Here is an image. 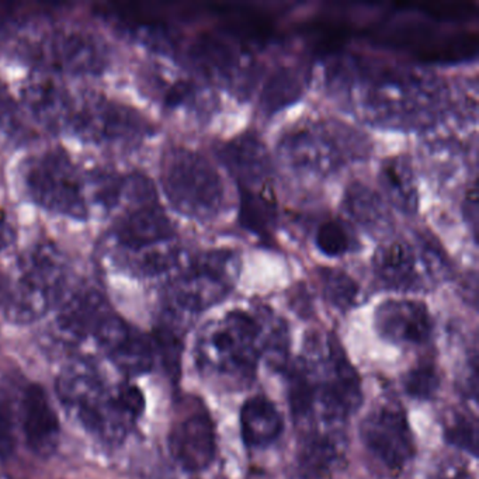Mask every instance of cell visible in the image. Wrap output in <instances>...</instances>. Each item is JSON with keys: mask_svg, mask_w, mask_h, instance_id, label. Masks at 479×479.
I'll return each mask as SVG.
<instances>
[{"mask_svg": "<svg viewBox=\"0 0 479 479\" xmlns=\"http://www.w3.org/2000/svg\"><path fill=\"white\" fill-rule=\"evenodd\" d=\"M432 318L422 303L390 300L376 311V329L386 342L401 346L423 345L432 333Z\"/></svg>", "mask_w": 479, "mask_h": 479, "instance_id": "15", "label": "cell"}, {"mask_svg": "<svg viewBox=\"0 0 479 479\" xmlns=\"http://www.w3.org/2000/svg\"><path fill=\"white\" fill-rule=\"evenodd\" d=\"M305 74L298 68H281L270 77L262 94L264 110L274 113L296 101L305 89Z\"/></svg>", "mask_w": 479, "mask_h": 479, "instance_id": "27", "label": "cell"}, {"mask_svg": "<svg viewBox=\"0 0 479 479\" xmlns=\"http://www.w3.org/2000/svg\"><path fill=\"white\" fill-rule=\"evenodd\" d=\"M4 310L9 322L30 325L57 308L67 290L68 264L60 248L44 240L28 248L17 266Z\"/></svg>", "mask_w": 479, "mask_h": 479, "instance_id": "2", "label": "cell"}, {"mask_svg": "<svg viewBox=\"0 0 479 479\" xmlns=\"http://www.w3.org/2000/svg\"><path fill=\"white\" fill-rule=\"evenodd\" d=\"M16 447L13 410L4 394H0V459L12 456Z\"/></svg>", "mask_w": 479, "mask_h": 479, "instance_id": "35", "label": "cell"}, {"mask_svg": "<svg viewBox=\"0 0 479 479\" xmlns=\"http://www.w3.org/2000/svg\"><path fill=\"white\" fill-rule=\"evenodd\" d=\"M110 306L101 291L82 288L65 296L51 325L53 337L63 346H77L96 337L104 321L111 315Z\"/></svg>", "mask_w": 479, "mask_h": 479, "instance_id": "11", "label": "cell"}, {"mask_svg": "<svg viewBox=\"0 0 479 479\" xmlns=\"http://www.w3.org/2000/svg\"><path fill=\"white\" fill-rule=\"evenodd\" d=\"M28 57L48 72L74 77L99 75L107 67L103 44L92 34L72 28L48 31L28 44Z\"/></svg>", "mask_w": 479, "mask_h": 479, "instance_id": "6", "label": "cell"}, {"mask_svg": "<svg viewBox=\"0 0 479 479\" xmlns=\"http://www.w3.org/2000/svg\"><path fill=\"white\" fill-rule=\"evenodd\" d=\"M316 245L328 256L337 257L353 249L354 240L345 223L329 220L318 228Z\"/></svg>", "mask_w": 479, "mask_h": 479, "instance_id": "32", "label": "cell"}, {"mask_svg": "<svg viewBox=\"0 0 479 479\" xmlns=\"http://www.w3.org/2000/svg\"><path fill=\"white\" fill-rule=\"evenodd\" d=\"M182 252L167 242L159 243L145 249L126 252L128 267L134 273L143 277H158L174 272L182 264Z\"/></svg>", "mask_w": 479, "mask_h": 479, "instance_id": "26", "label": "cell"}, {"mask_svg": "<svg viewBox=\"0 0 479 479\" xmlns=\"http://www.w3.org/2000/svg\"><path fill=\"white\" fill-rule=\"evenodd\" d=\"M21 429L28 449L34 454L48 457L57 450L61 425L57 410L43 386L30 384L21 400Z\"/></svg>", "mask_w": 479, "mask_h": 479, "instance_id": "16", "label": "cell"}, {"mask_svg": "<svg viewBox=\"0 0 479 479\" xmlns=\"http://www.w3.org/2000/svg\"><path fill=\"white\" fill-rule=\"evenodd\" d=\"M94 339L111 363L126 376H141L152 369L155 363L152 339L114 313L104 321Z\"/></svg>", "mask_w": 479, "mask_h": 479, "instance_id": "13", "label": "cell"}, {"mask_svg": "<svg viewBox=\"0 0 479 479\" xmlns=\"http://www.w3.org/2000/svg\"><path fill=\"white\" fill-rule=\"evenodd\" d=\"M283 427L281 413L266 396H252L243 403L240 410V430L243 442L248 447L260 449L269 446L279 439Z\"/></svg>", "mask_w": 479, "mask_h": 479, "instance_id": "20", "label": "cell"}, {"mask_svg": "<svg viewBox=\"0 0 479 479\" xmlns=\"http://www.w3.org/2000/svg\"><path fill=\"white\" fill-rule=\"evenodd\" d=\"M0 131L12 138L26 137L21 110L9 90L0 82Z\"/></svg>", "mask_w": 479, "mask_h": 479, "instance_id": "34", "label": "cell"}, {"mask_svg": "<svg viewBox=\"0 0 479 479\" xmlns=\"http://www.w3.org/2000/svg\"><path fill=\"white\" fill-rule=\"evenodd\" d=\"M403 386L408 395L415 400H432L440 386V377L436 366L432 363H420L410 369L403 379Z\"/></svg>", "mask_w": 479, "mask_h": 479, "instance_id": "33", "label": "cell"}, {"mask_svg": "<svg viewBox=\"0 0 479 479\" xmlns=\"http://www.w3.org/2000/svg\"><path fill=\"white\" fill-rule=\"evenodd\" d=\"M379 283L393 290H413L420 284L417 255L408 243L394 242L376 257Z\"/></svg>", "mask_w": 479, "mask_h": 479, "instance_id": "21", "label": "cell"}, {"mask_svg": "<svg viewBox=\"0 0 479 479\" xmlns=\"http://www.w3.org/2000/svg\"><path fill=\"white\" fill-rule=\"evenodd\" d=\"M429 479H475L473 474L459 461H447L437 467Z\"/></svg>", "mask_w": 479, "mask_h": 479, "instance_id": "36", "label": "cell"}, {"mask_svg": "<svg viewBox=\"0 0 479 479\" xmlns=\"http://www.w3.org/2000/svg\"><path fill=\"white\" fill-rule=\"evenodd\" d=\"M24 111L50 133L70 130L75 99L67 87L48 77L27 80L20 92Z\"/></svg>", "mask_w": 479, "mask_h": 479, "instance_id": "14", "label": "cell"}, {"mask_svg": "<svg viewBox=\"0 0 479 479\" xmlns=\"http://www.w3.org/2000/svg\"><path fill=\"white\" fill-rule=\"evenodd\" d=\"M107 391L103 376L89 360H75L57 378L61 402L79 422L103 400Z\"/></svg>", "mask_w": 479, "mask_h": 479, "instance_id": "18", "label": "cell"}, {"mask_svg": "<svg viewBox=\"0 0 479 479\" xmlns=\"http://www.w3.org/2000/svg\"><path fill=\"white\" fill-rule=\"evenodd\" d=\"M9 24H11V20L9 19H6V17L2 16L0 14V36L4 33H7V28H9Z\"/></svg>", "mask_w": 479, "mask_h": 479, "instance_id": "39", "label": "cell"}, {"mask_svg": "<svg viewBox=\"0 0 479 479\" xmlns=\"http://www.w3.org/2000/svg\"><path fill=\"white\" fill-rule=\"evenodd\" d=\"M167 200L183 215L207 220L223 200L220 175L199 153L183 148L169 150L160 169Z\"/></svg>", "mask_w": 479, "mask_h": 479, "instance_id": "4", "label": "cell"}, {"mask_svg": "<svg viewBox=\"0 0 479 479\" xmlns=\"http://www.w3.org/2000/svg\"><path fill=\"white\" fill-rule=\"evenodd\" d=\"M345 440L333 427H311L298 444L296 475L332 479L345 464Z\"/></svg>", "mask_w": 479, "mask_h": 479, "instance_id": "17", "label": "cell"}, {"mask_svg": "<svg viewBox=\"0 0 479 479\" xmlns=\"http://www.w3.org/2000/svg\"><path fill=\"white\" fill-rule=\"evenodd\" d=\"M148 89H150L160 103L174 110L180 107L189 106L191 101H194V96H196V89L189 80L177 79V77L169 79L167 75L160 74V72L150 75L148 79Z\"/></svg>", "mask_w": 479, "mask_h": 479, "instance_id": "29", "label": "cell"}, {"mask_svg": "<svg viewBox=\"0 0 479 479\" xmlns=\"http://www.w3.org/2000/svg\"><path fill=\"white\" fill-rule=\"evenodd\" d=\"M16 240V231L12 227L11 223H7L0 216V252H4Z\"/></svg>", "mask_w": 479, "mask_h": 479, "instance_id": "37", "label": "cell"}, {"mask_svg": "<svg viewBox=\"0 0 479 479\" xmlns=\"http://www.w3.org/2000/svg\"><path fill=\"white\" fill-rule=\"evenodd\" d=\"M169 450L175 461L187 473H200L215 459V429L208 412L190 410L174 423Z\"/></svg>", "mask_w": 479, "mask_h": 479, "instance_id": "12", "label": "cell"}, {"mask_svg": "<svg viewBox=\"0 0 479 479\" xmlns=\"http://www.w3.org/2000/svg\"><path fill=\"white\" fill-rule=\"evenodd\" d=\"M240 223L242 227L259 237L272 235L277 223V207L266 191H253L243 187L240 193Z\"/></svg>", "mask_w": 479, "mask_h": 479, "instance_id": "25", "label": "cell"}, {"mask_svg": "<svg viewBox=\"0 0 479 479\" xmlns=\"http://www.w3.org/2000/svg\"><path fill=\"white\" fill-rule=\"evenodd\" d=\"M361 143L353 140V134L345 131L298 130L290 134L284 140L283 150L287 160L294 167L313 170V172H327L345 164L347 159H353L361 153Z\"/></svg>", "mask_w": 479, "mask_h": 479, "instance_id": "9", "label": "cell"}, {"mask_svg": "<svg viewBox=\"0 0 479 479\" xmlns=\"http://www.w3.org/2000/svg\"><path fill=\"white\" fill-rule=\"evenodd\" d=\"M70 131L86 142L107 148L137 147L150 135V124L131 107L109 101L101 94L75 99Z\"/></svg>", "mask_w": 479, "mask_h": 479, "instance_id": "5", "label": "cell"}, {"mask_svg": "<svg viewBox=\"0 0 479 479\" xmlns=\"http://www.w3.org/2000/svg\"><path fill=\"white\" fill-rule=\"evenodd\" d=\"M11 281L0 273V308H4V303H6L7 296L11 291Z\"/></svg>", "mask_w": 479, "mask_h": 479, "instance_id": "38", "label": "cell"}, {"mask_svg": "<svg viewBox=\"0 0 479 479\" xmlns=\"http://www.w3.org/2000/svg\"><path fill=\"white\" fill-rule=\"evenodd\" d=\"M381 184L390 197L391 203L406 213H415L418 208V189L412 169L403 158L386 160L379 174Z\"/></svg>", "mask_w": 479, "mask_h": 479, "instance_id": "24", "label": "cell"}, {"mask_svg": "<svg viewBox=\"0 0 479 479\" xmlns=\"http://www.w3.org/2000/svg\"><path fill=\"white\" fill-rule=\"evenodd\" d=\"M345 206L352 218L371 232H386L393 225L390 211L381 197L364 184L354 183L347 190Z\"/></svg>", "mask_w": 479, "mask_h": 479, "instance_id": "23", "label": "cell"}, {"mask_svg": "<svg viewBox=\"0 0 479 479\" xmlns=\"http://www.w3.org/2000/svg\"><path fill=\"white\" fill-rule=\"evenodd\" d=\"M361 440L367 453L388 473L398 475L415 457L412 429L401 406L384 403L364 418Z\"/></svg>", "mask_w": 479, "mask_h": 479, "instance_id": "7", "label": "cell"}, {"mask_svg": "<svg viewBox=\"0 0 479 479\" xmlns=\"http://www.w3.org/2000/svg\"><path fill=\"white\" fill-rule=\"evenodd\" d=\"M223 159L235 176L245 184H259L269 174V160L264 145L255 137L243 135L223 148Z\"/></svg>", "mask_w": 479, "mask_h": 479, "instance_id": "22", "label": "cell"}, {"mask_svg": "<svg viewBox=\"0 0 479 479\" xmlns=\"http://www.w3.org/2000/svg\"><path fill=\"white\" fill-rule=\"evenodd\" d=\"M155 353H159L162 364L170 377L179 376L180 356H182V339L176 327L172 323L160 325L152 337Z\"/></svg>", "mask_w": 479, "mask_h": 479, "instance_id": "31", "label": "cell"}, {"mask_svg": "<svg viewBox=\"0 0 479 479\" xmlns=\"http://www.w3.org/2000/svg\"><path fill=\"white\" fill-rule=\"evenodd\" d=\"M321 288L325 300L337 310L347 311L356 305L359 286L349 274L337 269H322L320 272Z\"/></svg>", "mask_w": 479, "mask_h": 479, "instance_id": "28", "label": "cell"}, {"mask_svg": "<svg viewBox=\"0 0 479 479\" xmlns=\"http://www.w3.org/2000/svg\"><path fill=\"white\" fill-rule=\"evenodd\" d=\"M444 436L447 442L466 453L478 454V422L469 413H454L446 423Z\"/></svg>", "mask_w": 479, "mask_h": 479, "instance_id": "30", "label": "cell"}, {"mask_svg": "<svg viewBox=\"0 0 479 479\" xmlns=\"http://www.w3.org/2000/svg\"><path fill=\"white\" fill-rule=\"evenodd\" d=\"M23 182L26 193L44 210L74 220L89 216L86 175L62 150H50L28 160Z\"/></svg>", "mask_w": 479, "mask_h": 479, "instance_id": "3", "label": "cell"}, {"mask_svg": "<svg viewBox=\"0 0 479 479\" xmlns=\"http://www.w3.org/2000/svg\"><path fill=\"white\" fill-rule=\"evenodd\" d=\"M143 410L145 398L140 388L124 384L107 391L103 400L80 425L107 446H117L130 434Z\"/></svg>", "mask_w": 479, "mask_h": 479, "instance_id": "10", "label": "cell"}, {"mask_svg": "<svg viewBox=\"0 0 479 479\" xmlns=\"http://www.w3.org/2000/svg\"><path fill=\"white\" fill-rule=\"evenodd\" d=\"M230 255H208L175 280L167 294L170 310L200 313L227 296L232 286Z\"/></svg>", "mask_w": 479, "mask_h": 479, "instance_id": "8", "label": "cell"}, {"mask_svg": "<svg viewBox=\"0 0 479 479\" xmlns=\"http://www.w3.org/2000/svg\"><path fill=\"white\" fill-rule=\"evenodd\" d=\"M264 323L266 318L245 311L207 323L196 340L197 366L233 386L249 383L264 356Z\"/></svg>", "mask_w": 479, "mask_h": 479, "instance_id": "1", "label": "cell"}, {"mask_svg": "<svg viewBox=\"0 0 479 479\" xmlns=\"http://www.w3.org/2000/svg\"><path fill=\"white\" fill-rule=\"evenodd\" d=\"M172 235V223L158 203L126 211L114 227V240L126 252L167 242Z\"/></svg>", "mask_w": 479, "mask_h": 479, "instance_id": "19", "label": "cell"}]
</instances>
